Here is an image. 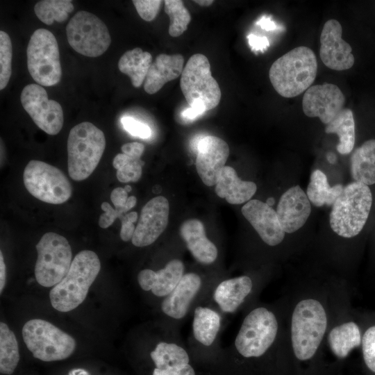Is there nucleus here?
<instances>
[{
	"instance_id": "1",
	"label": "nucleus",
	"mask_w": 375,
	"mask_h": 375,
	"mask_svg": "<svg viewBox=\"0 0 375 375\" xmlns=\"http://www.w3.org/2000/svg\"><path fill=\"white\" fill-rule=\"evenodd\" d=\"M342 279L301 281L286 288L285 307L291 356L310 361L324 349L331 326L350 310L348 287Z\"/></svg>"
},
{
	"instance_id": "2",
	"label": "nucleus",
	"mask_w": 375,
	"mask_h": 375,
	"mask_svg": "<svg viewBox=\"0 0 375 375\" xmlns=\"http://www.w3.org/2000/svg\"><path fill=\"white\" fill-rule=\"evenodd\" d=\"M317 72V61L314 51L301 46L276 60L269 69V77L278 94L292 98L311 86Z\"/></svg>"
},
{
	"instance_id": "3",
	"label": "nucleus",
	"mask_w": 375,
	"mask_h": 375,
	"mask_svg": "<svg viewBox=\"0 0 375 375\" xmlns=\"http://www.w3.org/2000/svg\"><path fill=\"white\" fill-rule=\"evenodd\" d=\"M100 269L101 262L96 253L90 250L78 252L66 276L50 290L53 308L65 312L81 305Z\"/></svg>"
},
{
	"instance_id": "4",
	"label": "nucleus",
	"mask_w": 375,
	"mask_h": 375,
	"mask_svg": "<svg viewBox=\"0 0 375 375\" xmlns=\"http://www.w3.org/2000/svg\"><path fill=\"white\" fill-rule=\"evenodd\" d=\"M372 204V194L368 185L353 181L344 186L330 214L332 231L344 238L356 237L367 222Z\"/></svg>"
},
{
	"instance_id": "5",
	"label": "nucleus",
	"mask_w": 375,
	"mask_h": 375,
	"mask_svg": "<svg viewBox=\"0 0 375 375\" xmlns=\"http://www.w3.org/2000/svg\"><path fill=\"white\" fill-rule=\"evenodd\" d=\"M106 147L103 132L93 124L81 122L69 131L67 138L69 175L76 181L88 178L97 167Z\"/></svg>"
},
{
	"instance_id": "6",
	"label": "nucleus",
	"mask_w": 375,
	"mask_h": 375,
	"mask_svg": "<svg viewBox=\"0 0 375 375\" xmlns=\"http://www.w3.org/2000/svg\"><path fill=\"white\" fill-rule=\"evenodd\" d=\"M22 337L33 357L44 362L66 359L76 346L71 335L41 319L26 322L22 328Z\"/></svg>"
},
{
	"instance_id": "7",
	"label": "nucleus",
	"mask_w": 375,
	"mask_h": 375,
	"mask_svg": "<svg viewBox=\"0 0 375 375\" xmlns=\"http://www.w3.org/2000/svg\"><path fill=\"white\" fill-rule=\"evenodd\" d=\"M38 257L35 265L37 282L46 288L53 287L67 274L72 252L67 240L56 233H44L35 246Z\"/></svg>"
},
{
	"instance_id": "8",
	"label": "nucleus",
	"mask_w": 375,
	"mask_h": 375,
	"mask_svg": "<svg viewBox=\"0 0 375 375\" xmlns=\"http://www.w3.org/2000/svg\"><path fill=\"white\" fill-rule=\"evenodd\" d=\"M28 70L42 86L58 84L62 77L58 44L54 35L39 28L31 36L26 49Z\"/></svg>"
},
{
	"instance_id": "9",
	"label": "nucleus",
	"mask_w": 375,
	"mask_h": 375,
	"mask_svg": "<svg viewBox=\"0 0 375 375\" xmlns=\"http://www.w3.org/2000/svg\"><path fill=\"white\" fill-rule=\"evenodd\" d=\"M24 184L35 198L51 204H61L72 196V185L58 168L41 160H31L23 174Z\"/></svg>"
},
{
	"instance_id": "10",
	"label": "nucleus",
	"mask_w": 375,
	"mask_h": 375,
	"mask_svg": "<svg viewBox=\"0 0 375 375\" xmlns=\"http://www.w3.org/2000/svg\"><path fill=\"white\" fill-rule=\"evenodd\" d=\"M180 87L190 106L201 100L206 110H209L220 101L219 84L212 77L209 60L203 54L196 53L189 58L181 74Z\"/></svg>"
},
{
	"instance_id": "11",
	"label": "nucleus",
	"mask_w": 375,
	"mask_h": 375,
	"mask_svg": "<svg viewBox=\"0 0 375 375\" xmlns=\"http://www.w3.org/2000/svg\"><path fill=\"white\" fill-rule=\"evenodd\" d=\"M66 33L73 49L88 57L102 55L111 43L105 23L95 15L84 10L77 12L70 19Z\"/></svg>"
},
{
	"instance_id": "12",
	"label": "nucleus",
	"mask_w": 375,
	"mask_h": 375,
	"mask_svg": "<svg viewBox=\"0 0 375 375\" xmlns=\"http://www.w3.org/2000/svg\"><path fill=\"white\" fill-rule=\"evenodd\" d=\"M20 100L24 110L40 129L51 135L60 131L64 122L62 108L56 101L49 99L42 85L34 83L26 85Z\"/></svg>"
},
{
	"instance_id": "13",
	"label": "nucleus",
	"mask_w": 375,
	"mask_h": 375,
	"mask_svg": "<svg viewBox=\"0 0 375 375\" xmlns=\"http://www.w3.org/2000/svg\"><path fill=\"white\" fill-rule=\"evenodd\" d=\"M345 97L338 86L323 83L310 86L302 99V109L309 117H319L328 124L344 109Z\"/></svg>"
},
{
	"instance_id": "14",
	"label": "nucleus",
	"mask_w": 375,
	"mask_h": 375,
	"mask_svg": "<svg viewBox=\"0 0 375 375\" xmlns=\"http://www.w3.org/2000/svg\"><path fill=\"white\" fill-rule=\"evenodd\" d=\"M169 205L165 197L150 199L142 208L131 242L142 247L153 244L165 230L169 220Z\"/></svg>"
},
{
	"instance_id": "15",
	"label": "nucleus",
	"mask_w": 375,
	"mask_h": 375,
	"mask_svg": "<svg viewBox=\"0 0 375 375\" xmlns=\"http://www.w3.org/2000/svg\"><path fill=\"white\" fill-rule=\"evenodd\" d=\"M342 28L334 19L326 21L320 35L319 56L328 68L342 71L349 69L354 64L351 45L342 38Z\"/></svg>"
},
{
	"instance_id": "16",
	"label": "nucleus",
	"mask_w": 375,
	"mask_h": 375,
	"mask_svg": "<svg viewBox=\"0 0 375 375\" xmlns=\"http://www.w3.org/2000/svg\"><path fill=\"white\" fill-rule=\"evenodd\" d=\"M197 172L207 186L215 185L229 156V147L222 139L213 135L199 138L197 144Z\"/></svg>"
},
{
	"instance_id": "17",
	"label": "nucleus",
	"mask_w": 375,
	"mask_h": 375,
	"mask_svg": "<svg viewBox=\"0 0 375 375\" xmlns=\"http://www.w3.org/2000/svg\"><path fill=\"white\" fill-rule=\"evenodd\" d=\"M242 213L267 245L276 247L283 242L285 232L276 211L266 203L250 200L242 206Z\"/></svg>"
},
{
	"instance_id": "18",
	"label": "nucleus",
	"mask_w": 375,
	"mask_h": 375,
	"mask_svg": "<svg viewBox=\"0 0 375 375\" xmlns=\"http://www.w3.org/2000/svg\"><path fill=\"white\" fill-rule=\"evenodd\" d=\"M362 331L351 318V310L341 316L330 328L324 349H327L338 360H344L351 352L361 346Z\"/></svg>"
},
{
	"instance_id": "19",
	"label": "nucleus",
	"mask_w": 375,
	"mask_h": 375,
	"mask_svg": "<svg viewBox=\"0 0 375 375\" xmlns=\"http://www.w3.org/2000/svg\"><path fill=\"white\" fill-rule=\"evenodd\" d=\"M311 212L310 201L299 186H293L281 197L276 213L285 233H293L306 222Z\"/></svg>"
},
{
	"instance_id": "20",
	"label": "nucleus",
	"mask_w": 375,
	"mask_h": 375,
	"mask_svg": "<svg viewBox=\"0 0 375 375\" xmlns=\"http://www.w3.org/2000/svg\"><path fill=\"white\" fill-rule=\"evenodd\" d=\"M184 269L181 260L174 259L157 272L149 269L141 270L138 274V282L143 290L151 291L154 295L159 297H167L182 278Z\"/></svg>"
},
{
	"instance_id": "21",
	"label": "nucleus",
	"mask_w": 375,
	"mask_h": 375,
	"mask_svg": "<svg viewBox=\"0 0 375 375\" xmlns=\"http://www.w3.org/2000/svg\"><path fill=\"white\" fill-rule=\"evenodd\" d=\"M201 285V279L198 274H184L174 290L162 301V311L176 319L184 317Z\"/></svg>"
},
{
	"instance_id": "22",
	"label": "nucleus",
	"mask_w": 375,
	"mask_h": 375,
	"mask_svg": "<svg viewBox=\"0 0 375 375\" xmlns=\"http://www.w3.org/2000/svg\"><path fill=\"white\" fill-rule=\"evenodd\" d=\"M180 234L187 248L199 262L209 265L215 261L217 249L206 237L204 225L199 219L185 221L180 227Z\"/></svg>"
},
{
	"instance_id": "23",
	"label": "nucleus",
	"mask_w": 375,
	"mask_h": 375,
	"mask_svg": "<svg viewBox=\"0 0 375 375\" xmlns=\"http://www.w3.org/2000/svg\"><path fill=\"white\" fill-rule=\"evenodd\" d=\"M253 288L251 278L243 275L221 282L214 292L213 298L223 312L232 313L244 303Z\"/></svg>"
},
{
	"instance_id": "24",
	"label": "nucleus",
	"mask_w": 375,
	"mask_h": 375,
	"mask_svg": "<svg viewBox=\"0 0 375 375\" xmlns=\"http://www.w3.org/2000/svg\"><path fill=\"white\" fill-rule=\"evenodd\" d=\"M184 58L181 54H159L147 72L144 89L149 94L158 92L165 83L177 78L183 70Z\"/></svg>"
},
{
	"instance_id": "25",
	"label": "nucleus",
	"mask_w": 375,
	"mask_h": 375,
	"mask_svg": "<svg viewBox=\"0 0 375 375\" xmlns=\"http://www.w3.org/2000/svg\"><path fill=\"white\" fill-rule=\"evenodd\" d=\"M256 190L255 183L241 180L235 170L230 166H225L222 169L215 188L217 195L231 204L248 202Z\"/></svg>"
},
{
	"instance_id": "26",
	"label": "nucleus",
	"mask_w": 375,
	"mask_h": 375,
	"mask_svg": "<svg viewBox=\"0 0 375 375\" xmlns=\"http://www.w3.org/2000/svg\"><path fill=\"white\" fill-rule=\"evenodd\" d=\"M351 173L354 181L375 183V140L365 141L351 156Z\"/></svg>"
},
{
	"instance_id": "27",
	"label": "nucleus",
	"mask_w": 375,
	"mask_h": 375,
	"mask_svg": "<svg viewBox=\"0 0 375 375\" xmlns=\"http://www.w3.org/2000/svg\"><path fill=\"white\" fill-rule=\"evenodd\" d=\"M152 64V56L141 48L136 47L126 51L119 58L118 68L128 75L132 85L140 88L145 81L149 69Z\"/></svg>"
},
{
	"instance_id": "28",
	"label": "nucleus",
	"mask_w": 375,
	"mask_h": 375,
	"mask_svg": "<svg viewBox=\"0 0 375 375\" xmlns=\"http://www.w3.org/2000/svg\"><path fill=\"white\" fill-rule=\"evenodd\" d=\"M221 317L215 310L198 306L194 312L192 322L193 334L195 339L205 346L211 345L220 329Z\"/></svg>"
},
{
	"instance_id": "29",
	"label": "nucleus",
	"mask_w": 375,
	"mask_h": 375,
	"mask_svg": "<svg viewBox=\"0 0 375 375\" xmlns=\"http://www.w3.org/2000/svg\"><path fill=\"white\" fill-rule=\"evenodd\" d=\"M343 189L344 186L340 184L330 186L326 174L319 169H315L311 174L306 194L314 206H333Z\"/></svg>"
},
{
	"instance_id": "30",
	"label": "nucleus",
	"mask_w": 375,
	"mask_h": 375,
	"mask_svg": "<svg viewBox=\"0 0 375 375\" xmlns=\"http://www.w3.org/2000/svg\"><path fill=\"white\" fill-rule=\"evenodd\" d=\"M326 133H336L340 143L337 150L341 154H348L353 149L356 139L355 121L351 109L344 108L325 127Z\"/></svg>"
},
{
	"instance_id": "31",
	"label": "nucleus",
	"mask_w": 375,
	"mask_h": 375,
	"mask_svg": "<svg viewBox=\"0 0 375 375\" xmlns=\"http://www.w3.org/2000/svg\"><path fill=\"white\" fill-rule=\"evenodd\" d=\"M19 361V346L14 333L8 326L0 323V372L10 375Z\"/></svg>"
},
{
	"instance_id": "32",
	"label": "nucleus",
	"mask_w": 375,
	"mask_h": 375,
	"mask_svg": "<svg viewBox=\"0 0 375 375\" xmlns=\"http://www.w3.org/2000/svg\"><path fill=\"white\" fill-rule=\"evenodd\" d=\"M156 367L164 369L189 364V356L186 351L174 343L160 342L150 353Z\"/></svg>"
},
{
	"instance_id": "33",
	"label": "nucleus",
	"mask_w": 375,
	"mask_h": 375,
	"mask_svg": "<svg viewBox=\"0 0 375 375\" xmlns=\"http://www.w3.org/2000/svg\"><path fill=\"white\" fill-rule=\"evenodd\" d=\"M74 7L69 0H42L35 5L34 11L38 18L44 24H52L55 21H65Z\"/></svg>"
},
{
	"instance_id": "34",
	"label": "nucleus",
	"mask_w": 375,
	"mask_h": 375,
	"mask_svg": "<svg viewBox=\"0 0 375 375\" xmlns=\"http://www.w3.org/2000/svg\"><path fill=\"white\" fill-rule=\"evenodd\" d=\"M165 11L169 17V34L172 37L182 35L191 21V15L183 1L165 0Z\"/></svg>"
},
{
	"instance_id": "35",
	"label": "nucleus",
	"mask_w": 375,
	"mask_h": 375,
	"mask_svg": "<svg viewBox=\"0 0 375 375\" xmlns=\"http://www.w3.org/2000/svg\"><path fill=\"white\" fill-rule=\"evenodd\" d=\"M117 169L116 176L122 183L137 182L141 178L144 162L124 153H118L112 162Z\"/></svg>"
},
{
	"instance_id": "36",
	"label": "nucleus",
	"mask_w": 375,
	"mask_h": 375,
	"mask_svg": "<svg viewBox=\"0 0 375 375\" xmlns=\"http://www.w3.org/2000/svg\"><path fill=\"white\" fill-rule=\"evenodd\" d=\"M12 46L10 36L0 31V90L4 89L12 74Z\"/></svg>"
},
{
	"instance_id": "37",
	"label": "nucleus",
	"mask_w": 375,
	"mask_h": 375,
	"mask_svg": "<svg viewBox=\"0 0 375 375\" xmlns=\"http://www.w3.org/2000/svg\"><path fill=\"white\" fill-rule=\"evenodd\" d=\"M361 349L365 365L375 373V324L368 327L362 333Z\"/></svg>"
},
{
	"instance_id": "38",
	"label": "nucleus",
	"mask_w": 375,
	"mask_h": 375,
	"mask_svg": "<svg viewBox=\"0 0 375 375\" xmlns=\"http://www.w3.org/2000/svg\"><path fill=\"white\" fill-rule=\"evenodd\" d=\"M140 17L147 22L153 21L157 16L162 3L160 0L132 1Z\"/></svg>"
},
{
	"instance_id": "39",
	"label": "nucleus",
	"mask_w": 375,
	"mask_h": 375,
	"mask_svg": "<svg viewBox=\"0 0 375 375\" xmlns=\"http://www.w3.org/2000/svg\"><path fill=\"white\" fill-rule=\"evenodd\" d=\"M110 200L115 208L122 211L124 213H126L133 208L137 202L135 196L128 197V192L121 187L116 188L112 191Z\"/></svg>"
},
{
	"instance_id": "40",
	"label": "nucleus",
	"mask_w": 375,
	"mask_h": 375,
	"mask_svg": "<svg viewBox=\"0 0 375 375\" xmlns=\"http://www.w3.org/2000/svg\"><path fill=\"white\" fill-rule=\"evenodd\" d=\"M124 129L133 136L140 138H148L151 135L150 127L131 117H124L121 119Z\"/></svg>"
},
{
	"instance_id": "41",
	"label": "nucleus",
	"mask_w": 375,
	"mask_h": 375,
	"mask_svg": "<svg viewBox=\"0 0 375 375\" xmlns=\"http://www.w3.org/2000/svg\"><path fill=\"white\" fill-rule=\"evenodd\" d=\"M104 211L99 218V226L102 228H106L112 225L117 218L121 219L126 213L113 208L108 202H103L101 205Z\"/></svg>"
},
{
	"instance_id": "42",
	"label": "nucleus",
	"mask_w": 375,
	"mask_h": 375,
	"mask_svg": "<svg viewBox=\"0 0 375 375\" xmlns=\"http://www.w3.org/2000/svg\"><path fill=\"white\" fill-rule=\"evenodd\" d=\"M138 215L133 211L126 213L121 219L122 227L120 229V238L124 242H128L132 239L135 226L133 223L138 220Z\"/></svg>"
},
{
	"instance_id": "43",
	"label": "nucleus",
	"mask_w": 375,
	"mask_h": 375,
	"mask_svg": "<svg viewBox=\"0 0 375 375\" xmlns=\"http://www.w3.org/2000/svg\"><path fill=\"white\" fill-rule=\"evenodd\" d=\"M152 375H195V372L190 365L186 364L164 369L156 367Z\"/></svg>"
},
{
	"instance_id": "44",
	"label": "nucleus",
	"mask_w": 375,
	"mask_h": 375,
	"mask_svg": "<svg viewBox=\"0 0 375 375\" xmlns=\"http://www.w3.org/2000/svg\"><path fill=\"white\" fill-rule=\"evenodd\" d=\"M123 153L136 158H140L144 150V146L143 144L133 142L123 144L121 147Z\"/></svg>"
},
{
	"instance_id": "45",
	"label": "nucleus",
	"mask_w": 375,
	"mask_h": 375,
	"mask_svg": "<svg viewBox=\"0 0 375 375\" xmlns=\"http://www.w3.org/2000/svg\"><path fill=\"white\" fill-rule=\"evenodd\" d=\"M205 111L206 110L203 101L197 100L190 106V108L185 109L182 112V115L185 119H194Z\"/></svg>"
},
{
	"instance_id": "46",
	"label": "nucleus",
	"mask_w": 375,
	"mask_h": 375,
	"mask_svg": "<svg viewBox=\"0 0 375 375\" xmlns=\"http://www.w3.org/2000/svg\"><path fill=\"white\" fill-rule=\"evenodd\" d=\"M248 39L250 46L254 50H261L269 45L268 40L265 37L250 35Z\"/></svg>"
},
{
	"instance_id": "47",
	"label": "nucleus",
	"mask_w": 375,
	"mask_h": 375,
	"mask_svg": "<svg viewBox=\"0 0 375 375\" xmlns=\"http://www.w3.org/2000/svg\"><path fill=\"white\" fill-rule=\"evenodd\" d=\"M6 283V267L2 251H0V293H2Z\"/></svg>"
},
{
	"instance_id": "48",
	"label": "nucleus",
	"mask_w": 375,
	"mask_h": 375,
	"mask_svg": "<svg viewBox=\"0 0 375 375\" xmlns=\"http://www.w3.org/2000/svg\"><path fill=\"white\" fill-rule=\"evenodd\" d=\"M258 24L263 29L272 30L275 28L274 24L269 19H262Z\"/></svg>"
},
{
	"instance_id": "49",
	"label": "nucleus",
	"mask_w": 375,
	"mask_h": 375,
	"mask_svg": "<svg viewBox=\"0 0 375 375\" xmlns=\"http://www.w3.org/2000/svg\"><path fill=\"white\" fill-rule=\"evenodd\" d=\"M68 375H90L89 373L83 369H74L71 370Z\"/></svg>"
},
{
	"instance_id": "50",
	"label": "nucleus",
	"mask_w": 375,
	"mask_h": 375,
	"mask_svg": "<svg viewBox=\"0 0 375 375\" xmlns=\"http://www.w3.org/2000/svg\"><path fill=\"white\" fill-rule=\"evenodd\" d=\"M194 1L201 6H209L214 2L212 0H196Z\"/></svg>"
},
{
	"instance_id": "51",
	"label": "nucleus",
	"mask_w": 375,
	"mask_h": 375,
	"mask_svg": "<svg viewBox=\"0 0 375 375\" xmlns=\"http://www.w3.org/2000/svg\"><path fill=\"white\" fill-rule=\"evenodd\" d=\"M274 202H275L274 199L273 197H269V199H267V201H266L265 203H266L268 206H269L272 207V206H273V205L274 204Z\"/></svg>"
},
{
	"instance_id": "52",
	"label": "nucleus",
	"mask_w": 375,
	"mask_h": 375,
	"mask_svg": "<svg viewBox=\"0 0 375 375\" xmlns=\"http://www.w3.org/2000/svg\"><path fill=\"white\" fill-rule=\"evenodd\" d=\"M124 189L127 192H129L131 191V187L128 185L125 186Z\"/></svg>"
}]
</instances>
